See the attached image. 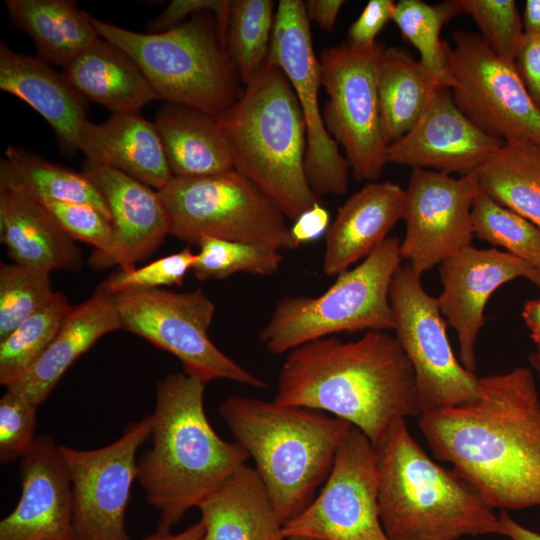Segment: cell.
<instances>
[{
    "instance_id": "cell-54",
    "label": "cell",
    "mask_w": 540,
    "mask_h": 540,
    "mask_svg": "<svg viewBox=\"0 0 540 540\" xmlns=\"http://www.w3.org/2000/svg\"><path fill=\"white\" fill-rule=\"evenodd\" d=\"M286 540H318V539L301 537V536H292V537H287Z\"/></svg>"
},
{
    "instance_id": "cell-37",
    "label": "cell",
    "mask_w": 540,
    "mask_h": 540,
    "mask_svg": "<svg viewBox=\"0 0 540 540\" xmlns=\"http://www.w3.org/2000/svg\"><path fill=\"white\" fill-rule=\"evenodd\" d=\"M474 235L540 271V228L483 191L472 207Z\"/></svg>"
},
{
    "instance_id": "cell-17",
    "label": "cell",
    "mask_w": 540,
    "mask_h": 540,
    "mask_svg": "<svg viewBox=\"0 0 540 540\" xmlns=\"http://www.w3.org/2000/svg\"><path fill=\"white\" fill-rule=\"evenodd\" d=\"M477 171L455 178L434 170H412L405 189L400 255L417 275L472 245V207L482 192Z\"/></svg>"
},
{
    "instance_id": "cell-20",
    "label": "cell",
    "mask_w": 540,
    "mask_h": 540,
    "mask_svg": "<svg viewBox=\"0 0 540 540\" xmlns=\"http://www.w3.org/2000/svg\"><path fill=\"white\" fill-rule=\"evenodd\" d=\"M21 495L0 521V540H75L69 474L54 439L36 437L20 457Z\"/></svg>"
},
{
    "instance_id": "cell-11",
    "label": "cell",
    "mask_w": 540,
    "mask_h": 540,
    "mask_svg": "<svg viewBox=\"0 0 540 540\" xmlns=\"http://www.w3.org/2000/svg\"><path fill=\"white\" fill-rule=\"evenodd\" d=\"M444 41L449 89L458 109L486 134L540 147V108L514 64L501 59L480 34L458 29Z\"/></svg>"
},
{
    "instance_id": "cell-15",
    "label": "cell",
    "mask_w": 540,
    "mask_h": 540,
    "mask_svg": "<svg viewBox=\"0 0 540 540\" xmlns=\"http://www.w3.org/2000/svg\"><path fill=\"white\" fill-rule=\"evenodd\" d=\"M266 62L284 72L300 105L307 136L305 173L311 189L318 196L344 195L350 167L327 131L319 108L320 63L303 1L278 2Z\"/></svg>"
},
{
    "instance_id": "cell-50",
    "label": "cell",
    "mask_w": 540,
    "mask_h": 540,
    "mask_svg": "<svg viewBox=\"0 0 540 540\" xmlns=\"http://www.w3.org/2000/svg\"><path fill=\"white\" fill-rule=\"evenodd\" d=\"M521 315L530 332L531 339L540 350V297L527 300Z\"/></svg>"
},
{
    "instance_id": "cell-34",
    "label": "cell",
    "mask_w": 540,
    "mask_h": 540,
    "mask_svg": "<svg viewBox=\"0 0 540 540\" xmlns=\"http://www.w3.org/2000/svg\"><path fill=\"white\" fill-rule=\"evenodd\" d=\"M66 296L55 295L8 336L0 340V384L6 388L24 377L48 348L71 311Z\"/></svg>"
},
{
    "instance_id": "cell-2",
    "label": "cell",
    "mask_w": 540,
    "mask_h": 540,
    "mask_svg": "<svg viewBox=\"0 0 540 540\" xmlns=\"http://www.w3.org/2000/svg\"><path fill=\"white\" fill-rule=\"evenodd\" d=\"M273 401L347 421L374 447L395 421L422 414L407 355L395 336L377 330L351 341L324 337L289 351Z\"/></svg>"
},
{
    "instance_id": "cell-42",
    "label": "cell",
    "mask_w": 540,
    "mask_h": 540,
    "mask_svg": "<svg viewBox=\"0 0 540 540\" xmlns=\"http://www.w3.org/2000/svg\"><path fill=\"white\" fill-rule=\"evenodd\" d=\"M196 261L197 253H194L190 247H185L144 266L130 270L119 269L111 273L99 285L108 292L131 288L155 289L162 286H181L186 274L193 269Z\"/></svg>"
},
{
    "instance_id": "cell-12",
    "label": "cell",
    "mask_w": 540,
    "mask_h": 540,
    "mask_svg": "<svg viewBox=\"0 0 540 540\" xmlns=\"http://www.w3.org/2000/svg\"><path fill=\"white\" fill-rule=\"evenodd\" d=\"M384 47L379 41L366 48L346 41L323 50L319 58L321 84L329 96L323 120L359 182L378 181L388 163L376 81Z\"/></svg>"
},
{
    "instance_id": "cell-35",
    "label": "cell",
    "mask_w": 540,
    "mask_h": 540,
    "mask_svg": "<svg viewBox=\"0 0 540 540\" xmlns=\"http://www.w3.org/2000/svg\"><path fill=\"white\" fill-rule=\"evenodd\" d=\"M460 13L456 0L435 5L421 0H400L392 16L403 38L419 52L422 65L448 88L444 40L440 33L443 26Z\"/></svg>"
},
{
    "instance_id": "cell-26",
    "label": "cell",
    "mask_w": 540,
    "mask_h": 540,
    "mask_svg": "<svg viewBox=\"0 0 540 540\" xmlns=\"http://www.w3.org/2000/svg\"><path fill=\"white\" fill-rule=\"evenodd\" d=\"M122 329L110 292L97 286L84 302L72 306L58 333L30 371L7 387L39 406L68 368L101 337Z\"/></svg>"
},
{
    "instance_id": "cell-14",
    "label": "cell",
    "mask_w": 540,
    "mask_h": 540,
    "mask_svg": "<svg viewBox=\"0 0 540 540\" xmlns=\"http://www.w3.org/2000/svg\"><path fill=\"white\" fill-rule=\"evenodd\" d=\"M151 428L149 414L129 423L106 446L81 450L59 445L71 482L75 540H131L126 510L137 479L136 453Z\"/></svg>"
},
{
    "instance_id": "cell-4",
    "label": "cell",
    "mask_w": 540,
    "mask_h": 540,
    "mask_svg": "<svg viewBox=\"0 0 540 540\" xmlns=\"http://www.w3.org/2000/svg\"><path fill=\"white\" fill-rule=\"evenodd\" d=\"M219 413L254 460L284 524L313 501L353 426L322 411L241 395L226 398Z\"/></svg>"
},
{
    "instance_id": "cell-29",
    "label": "cell",
    "mask_w": 540,
    "mask_h": 540,
    "mask_svg": "<svg viewBox=\"0 0 540 540\" xmlns=\"http://www.w3.org/2000/svg\"><path fill=\"white\" fill-rule=\"evenodd\" d=\"M62 74L86 101L112 114L138 113L159 100L133 59L102 38L64 66Z\"/></svg>"
},
{
    "instance_id": "cell-30",
    "label": "cell",
    "mask_w": 540,
    "mask_h": 540,
    "mask_svg": "<svg viewBox=\"0 0 540 540\" xmlns=\"http://www.w3.org/2000/svg\"><path fill=\"white\" fill-rule=\"evenodd\" d=\"M11 23L35 44L40 58L66 66L96 43L92 15L70 0H5Z\"/></svg>"
},
{
    "instance_id": "cell-5",
    "label": "cell",
    "mask_w": 540,
    "mask_h": 540,
    "mask_svg": "<svg viewBox=\"0 0 540 540\" xmlns=\"http://www.w3.org/2000/svg\"><path fill=\"white\" fill-rule=\"evenodd\" d=\"M381 524L390 540L501 535L499 517L456 469L435 463L395 421L375 446Z\"/></svg>"
},
{
    "instance_id": "cell-21",
    "label": "cell",
    "mask_w": 540,
    "mask_h": 540,
    "mask_svg": "<svg viewBox=\"0 0 540 540\" xmlns=\"http://www.w3.org/2000/svg\"><path fill=\"white\" fill-rule=\"evenodd\" d=\"M84 172L101 192L111 215L114 234L112 265L135 268L169 234L168 217L157 190L107 166L87 161Z\"/></svg>"
},
{
    "instance_id": "cell-45",
    "label": "cell",
    "mask_w": 540,
    "mask_h": 540,
    "mask_svg": "<svg viewBox=\"0 0 540 540\" xmlns=\"http://www.w3.org/2000/svg\"><path fill=\"white\" fill-rule=\"evenodd\" d=\"M395 4L393 0H370L349 27L347 42L359 48L373 46L377 35L392 20Z\"/></svg>"
},
{
    "instance_id": "cell-7",
    "label": "cell",
    "mask_w": 540,
    "mask_h": 540,
    "mask_svg": "<svg viewBox=\"0 0 540 540\" xmlns=\"http://www.w3.org/2000/svg\"><path fill=\"white\" fill-rule=\"evenodd\" d=\"M91 19L100 38L133 59L159 100L218 117L240 97L238 73L210 12L158 33H138Z\"/></svg>"
},
{
    "instance_id": "cell-41",
    "label": "cell",
    "mask_w": 540,
    "mask_h": 540,
    "mask_svg": "<svg viewBox=\"0 0 540 540\" xmlns=\"http://www.w3.org/2000/svg\"><path fill=\"white\" fill-rule=\"evenodd\" d=\"M478 26L481 37L504 61L514 64L524 34L514 0H456Z\"/></svg>"
},
{
    "instance_id": "cell-38",
    "label": "cell",
    "mask_w": 540,
    "mask_h": 540,
    "mask_svg": "<svg viewBox=\"0 0 540 540\" xmlns=\"http://www.w3.org/2000/svg\"><path fill=\"white\" fill-rule=\"evenodd\" d=\"M198 246L192 272L201 281L223 279L239 272L270 276L283 261L279 250L254 244L204 237Z\"/></svg>"
},
{
    "instance_id": "cell-43",
    "label": "cell",
    "mask_w": 540,
    "mask_h": 540,
    "mask_svg": "<svg viewBox=\"0 0 540 540\" xmlns=\"http://www.w3.org/2000/svg\"><path fill=\"white\" fill-rule=\"evenodd\" d=\"M37 405L7 389L0 398V462L20 458L31 446L37 421Z\"/></svg>"
},
{
    "instance_id": "cell-31",
    "label": "cell",
    "mask_w": 540,
    "mask_h": 540,
    "mask_svg": "<svg viewBox=\"0 0 540 540\" xmlns=\"http://www.w3.org/2000/svg\"><path fill=\"white\" fill-rule=\"evenodd\" d=\"M376 81L381 127L388 146L416 124L436 91L446 87L408 52L386 46L378 58Z\"/></svg>"
},
{
    "instance_id": "cell-51",
    "label": "cell",
    "mask_w": 540,
    "mask_h": 540,
    "mask_svg": "<svg viewBox=\"0 0 540 540\" xmlns=\"http://www.w3.org/2000/svg\"><path fill=\"white\" fill-rule=\"evenodd\" d=\"M203 535L204 527L201 521H198L179 533L157 529L143 540H203Z\"/></svg>"
},
{
    "instance_id": "cell-46",
    "label": "cell",
    "mask_w": 540,
    "mask_h": 540,
    "mask_svg": "<svg viewBox=\"0 0 540 540\" xmlns=\"http://www.w3.org/2000/svg\"><path fill=\"white\" fill-rule=\"evenodd\" d=\"M514 65L527 92L540 108V35L523 34Z\"/></svg>"
},
{
    "instance_id": "cell-8",
    "label": "cell",
    "mask_w": 540,
    "mask_h": 540,
    "mask_svg": "<svg viewBox=\"0 0 540 540\" xmlns=\"http://www.w3.org/2000/svg\"><path fill=\"white\" fill-rule=\"evenodd\" d=\"M401 241L387 237L364 260L340 274L317 297L294 295L279 300L258 334L272 354L288 353L307 342L340 332L395 328L389 292L401 265Z\"/></svg>"
},
{
    "instance_id": "cell-55",
    "label": "cell",
    "mask_w": 540,
    "mask_h": 540,
    "mask_svg": "<svg viewBox=\"0 0 540 540\" xmlns=\"http://www.w3.org/2000/svg\"><path fill=\"white\" fill-rule=\"evenodd\" d=\"M397 540H413V539H397Z\"/></svg>"
},
{
    "instance_id": "cell-27",
    "label": "cell",
    "mask_w": 540,
    "mask_h": 540,
    "mask_svg": "<svg viewBox=\"0 0 540 540\" xmlns=\"http://www.w3.org/2000/svg\"><path fill=\"white\" fill-rule=\"evenodd\" d=\"M198 509L203 540H286L284 523L255 468L243 466Z\"/></svg>"
},
{
    "instance_id": "cell-1",
    "label": "cell",
    "mask_w": 540,
    "mask_h": 540,
    "mask_svg": "<svg viewBox=\"0 0 540 540\" xmlns=\"http://www.w3.org/2000/svg\"><path fill=\"white\" fill-rule=\"evenodd\" d=\"M418 424L434 457L493 509L540 506V397L531 369L478 377L473 400L423 413Z\"/></svg>"
},
{
    "instance_id": "cell-39",
    "label": "cell",
    "mask_w": 540,
    "mask_h": 540,
    "mask_svg": "<svg viewBox=\"0 0 540 540\" xmlns=\"http://www.w3.org/2000/svg\"><path fill=\"white\" fill-rule=\"evenodd\" d=\"M55 295L50 273L17 263L0 264V340Z\"/></svg>"
},
{
    "instance_id": "cell-49",
    "label": "cell",
    "mask_w": 540,
    "mask_h": 540,
    "mask_svg": "<svg viewBox=\"0 0 540 540\" xmlns=\"http://www.w3.org/2000/svg\"><path fill=\"white\" fill-rule=\"evenodd\" d=\"M501 535L510 540H540V534L516 522L505 510L498 515Z\"/></svg>"
},
{
    "instance_id": "cell-53",
    "label": "cell",
    "mask_w": 540,
    "mask_h": 540,
    "mask_svg": "<svg viewBox=\"0 0 540 540\" xmlns=\"http://www.w3.org/2000/svg\"><path fill=\"white\" fill-rule=\"evenodd\" d=\"M529 362L531 366L536 370L540 378V350L536 349L533 353L529 355Z\"/></svg>"
},
{
    "instance_id": "cell-52",
    "label": "cell",
    "mask_w": 540,
    "mask_h": 540,
    "mask_svg": "<svg viewBox=\"0 0 540 540\" xmlns=\"http://www.w3.org/2000/svg\"><path fill=\"white\" fill-rule=\"evenodd\" d=\"M522 24L524 33L540 35V0L525 1Z\"/></svg>"
},
{
    "instance_id": "cell-40",
    "label": "cell",
    "mask_w": 540,
    "mask_h": 540,
    "mask_svg": "<svg viewBox=\"0 0 540 540\" xmlns=\"http://www.w3.org/2000/svg\"><path fill=\"white\" fill-rule=\"evenodd\" d=\"M37 200L49 210L72 239L85 242L95 248L90 258L91 265L97 268L112 266L115 247L110 220L87 204L49 199Z\"/></svg>"
},
{
    "instance_id": "cell-32",
    "label": "cell",
    "mask_w": 540,
    "mask_h": 540,
    "mask_svg": "<svg viewBox=\"0 0 540 540\" xmlns=\"http://www.w3.org/2000/svg\"><path fill=\"white\" fill-rule=\"evenodd\" d=\"M477 173L485 194L540 228V147L506 141Z\"/></svg>"
},
{
    "instance_id": "cell-33",
    "label": "cell",
    "mask_w": 540,
    "mask_h": 540,
    "mask_svg": "<svg viewBox=\"0 0 540 540\" xmlns=\"http://www.w3.org/2000/svg\"><path fill=\"white\" fill-rule=\"evenodd\" d=\"M0 183L19 188L36 199L90 205L111 221L101 192L84 172L67 169L23 148H6L0 161Z\"/></svg>"
},
{
    "instance_id": "cell-28",
    "label": "cell",
    "mask_w": 540,
    "mask_h": 540,
    "mask_svg": "<svg viewBox=\"0 0 540 540\" xmlns=\"http://www.w3.org/2000/svg\"><path fill=\"white\" fill-rule=\"evenodd\" d=\"M154 124L175 177H201L234 170L231 146L215 116L165 102Z\"/></svg>"
},
{
    "instance_id": "cell-23",
    "label": "cell",
    "mask_w": 540,
    "mask_h": 540,
    "mask_svg": "<svg viewBox=\"0 0 540 540\" xmlns=\"http://www.w3.org/2000/svg\"><path fill=\"white\" fill-rule=\"evenodd\" d=\"M405 189L391 182H370L338 209L325 234L323 271L338 275L366 258L404 216Z\"/></svg>"
},
{
    "instance_id": "cell-22",
    "label": "cell",
    "mask_w": 540,
    "mask_h": 540,
    "mask_svg": "<svg viewBox=\"0 0 540 540\" xmlns=\"http://www.w3.org/2000/svg\"><path fill=\"white\" fill-rule=\"evenodd\" d=\"M0 89L24 101L52 128L68 156L79 151V138L87 123V101L41 58L0 44Z\"/></svg>"
},
{
    "instance_id": "cell-6",
    "label": "cell",
    "mask_w": 540,
    "mask_h": 540,
    "mask_svg": "<svg viewBox=\"0 0 540 540\" xmlns=\"http://www.w3.org/2000/svg\"><path fill=\"white\" fill-rule=\"evenodd\" d=\"M234 157V169L296 220L320 202L305 173L306 126L294 90L266 62L236 102L216 117Z\"/></svg>"
},
{
    "instance_id": "cell-9",
    "label": "cell",
    "mask_w": 540,
    "mask_h": 540,
    "mask_svg": "<svg viewBox=\"0 0 540 540\" xmlns=\"http://www.w3.org/2000/svg\"><path fill=\"white\" fill-rule=\"evenodd\" d=\"M169 234L198 245L204 237L295 249L279 207L238 171L201 177H175L157 190Z\"/></svg>"
},
{
    "instance_id": "cell-3",
    "label": "cell",
    "mask_w": 540,
    "mask_h": 540,
    "mask_svg": "<svg viewBox=\"0 0 540 540\" xmlns=\"http://www.w3.org/2000/svg\"><path fill=\"white\" fill-rule=\"evenodd\" d=\"M205 385L185 372L156 386L152 446L137 461L147 503L159 511L158 529L170 531L249 459L235 441L221 438L204 409Z\"/></svg>"
},
{
    "instance_id": "cell-19",
    "label": "cell",
    "mask_w": 540,
    "mask_h": 540,
    "mask_svg": "<svg viewBox=\"0 0 540 540\" xmlns=\"http://www.w3.org/2000/svg\"><path fill=\"white\" fill-rule=\"evenodd\" d=\"M504 144L474 125L449 88L433 95L416 124L387 148V161L413 169L464 176L477 171Z\"/></svg>"
},
{
    "instance_id": "cell-44",
    "label": "cell",
    "mask_w": 540,
    "mask_h": 540,
    "mask_svg": "<svg viewBox=\"0 0 540 540\" xmlns=\"http://www.w3.org/2000/svg\"><path fill=\"white\" fill-rule=\"evenodd\" d=\"M232 3L228 0H173L151 21L149 30L153 33L162 32L178 25L189 15L209 11L216 17L219 36L226 47Z\"/></svg>"
},
{
    "instance_id": "cell-36",
    "label": "cell",
    "mask_w": 540,
    "mask_h": 540,
    "mask_svg": "<svg viewBox=\"0 0 540 540\" xmlns=\"http://www.w3.org/2000/svg\"><path fill=\"white\" fill-rule=\"evenodd\" d=\"M274 17L271 0H234L232 3L226 47L245 85L267 61Z\"/></svg>"
},
{
    "instance_id": "cell-47",
    "label": "cell",
    "mask_w": 540,
    "mask_h": 540,
    "mask_svg": "<svg viewBox=\"0 0 540 540\" xmlns=\"http://www.w3.org/2000/svg\"><path fill=\"white\" fill-rule=\"evenodd\" d=\"M330 226L329 212L321 205L315 203L294 220L290 233L295 247L314 241L326 234Z\"/></svg>"
},
{
    "instance_id": "cell-24",
    "label": "cell",
    "mask_w": 540,
    "mask_h": 540,
    "mask_svg": "<svg viewBox=\"0 0 540 540\" xmlns=\"http://www.w3.org/2000/svg\"><path fill=\"white\" fill-rule=\"evenodd\" d=\"M0 240L13 263L48 273L82 267L81 249L49 210L4 183H0Z\"/></svg>"
},
{
    "instance_id": "cell-13",
    "label": "cell",
    "mask_w": 540,
    "mask_h": 540,
    "mask_svg": "<svg viewBox=\"0 0 540 540\" xmlns=\"http://www.w3.org/2000/svg\"><path fill=\"white\" fill-rule=\"evenodd\" d=\"M389 298L395 337L413 367L422 414L473 400L478 377L455 357L437 298L407 263L395 271Z\"/></svg>"
},
{
    "instance_id": "cell-48",
    "label": "cell",
    "mask_w": 540,
    "mask_h": 540,
    "mask_svg": "<svg viewBox=\"0 0 540 540\" xmlns=\"http://www.w3.org/2000/svg\"><path fill=\"white\" fill-rule=\"evenodd\" d=\"M342 0H308L304 2L306 15L324 31H332L344 5Z\"/></svg>"
},
{
    "instance_id": "cell-10",
    "label": "cell",
    "mask_w": 540,
    "mask_h": 540,
    "mask_svg": "<svg viewBox=\"0 0 540 540\" xmlns=\"http://www.w3.org/2000/svg\"><path fill=\"white\" fill-rule=\"evenodd\" d=\"M110 293L122 329L173 354L186 374L204 384L226 379L267 388L265 381L224 354L208 337L215 305L202 289L131 288Z\"/></svg>"
},
{
    "instance_id": "cell-25",
    "label": "cell",
    "mask_w": 540,
    "mask_h": 540,
    "mask_svg": "<svg viewBox=\"0 0 540 540\" xmlns=\"http://www.w3.org/2000/svg\"><path fill=\"white\" fill-rule=\"evenodd\" d=\"M78 148L85 161L116 169L156 190L173 177L154 122L140 112L112 114L98 124L88 120Z\"/></svg>"
},
{
    "instance_id": "cell-16",
    "label": "cell",
    "mask_w": 540,
    "mask_h": 540,
    "mask_svg": "<svg viewBox=\"0 0 540 540\" xmlns=\"http://www.w3.org/2000/svg\"><path fill=\"white\" fill-rule=\"evenodd\" d=\"M376 451L352 426L341 442L319 494L284 524L285 537L318 540H390L381 524Z\"/></svg>"
},
{
    "instance_id": "cell-18",
    "label": "cell",
    "mask_w": 540,
    "mask_h": 540,
    "mask_svg": "<svg viewBox=\"0 0 540 540\" xmlns=\"http://www.w3.org/2000/svg\"><path fill=\"white\" fill-rule=\"evenodd\" d=\"M439 276L443 286L437 297L441 314L457 333L462 365L475 373V343L490 296L517 278L540 288V271L508 252L469 245L439 265Z\"/></svg>"
}]
</instances>
